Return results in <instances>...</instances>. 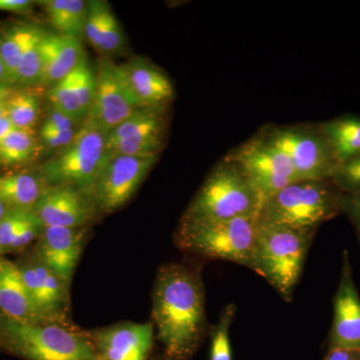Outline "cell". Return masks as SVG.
<instances>
[{
  "instance_id": "cell-29",
  "label": "cell",
  "mask_w": 360,
  "mask_h": 360,
  "mask_svg": "<svg viewBox=\"0 0 360 360\" xmlns=\"http://www.w3.org/2000/svg\"><path fill=\"white\" fill-rule=\"evenodd\" d=\"M45 33L44 30L39 28L25 49L16 73V84H41V40Z\"/></svg>"
},
{
  "instance_id": "cell-24",
  "label": "cell",
  "mask_w": 360,
  "mask_h": 360,
  "mask_svg": "<svg viewBox=\"0 0 360 360\" xmlns=\"http://www.w3.org/2000/svg\"><path fill=\"white\" fill-rule=\"evenodd\" d=\"M41 4L58 34L77 39L84 37L89 2L84 0H45Z\"/></svg>"
},
{
  "instance_id": "cell-4",
  "label": "cell",
  "mask_w": 360,
  "mask_h": 360,
  "mask_svg": "<svg viewBox=\"0 0 360 360\" xmlns=\"http://www.w3.org/2000/svg\"><path fill=\"white\" fill-rule=\"evenodd\" d=\"M0 350L23 360H98L89 333L53 322H25L0 314Z\"/></svg>"
},
{
  "instance_id": "cell-9",
  "label": "cell",
  "mask_w": 360,
  "mask_h": 360,
  "mask_svg": "<svg viewBox=\"0 0 360 360\" xmlns=\"http://www.w3.org/2000/svg\"><path fill=\"white\" fill-rule=\"evenodd\" d=\"M158 160V156L108 153L96 181L86 191L94 207L106 213L120 210L132 198Z\"/></svg>"
},
{
  "instance_id": "cell-1",
  "label": "cell",
  "mask_w": 360,
  "mask_h": 360,
  "mask_svg": "<svg viewBox=\"0 0 360 360\" xmlns=\"http://www.w3.org/2000/svg\"><path fill=\"white\" fill-rule=\"evenodd\" d=\"M153 316L167 360L191 359L207 329L200 271L180 264L161 266L153 286Z\"/></svg>"
},
{
  "instance_id": "cell-2",
  "label": "cell",
  "mask_w": 360,
  "mask_h": 360,
  "mask_svg": "<svg viewBox=\"0 0 360 360\" xmlns=\"http://www.w3.org/2000/svg\"><path fill=\"white\" fill-rule=\"evenodd\" d=\"M264 202L245 168L224 156L207 175L181 220L219 221L258 217Z\"/></svg>"
},
{
  "instance_id": "cell-11",
  "label": "cell",
  "mask_w": 360,
  "mask_h": 360,
  "mask_svg": "<svg viewBox=\"0 0 360 360\" xmlns=\"http://www.w3.org/2000/svg\"><path fill=\"white\" fill-rule=\"evenodd\" d=\"M141 108L130 89L122 65L101 63L96 73L94 103L86 120L106 134Z\"/></svg>"
},
{
  "instance_id": "cell-34",
  "label": "cell",
  "mask_w": 360,
  "mask_h": 360,
  "mask_svg": "<svg viewBox=\"0 0 360 360\" xmlns=\"http://www.w3.org/2000/svg\"><path fill=\"white\" fill-rule=\"evenodd\" d=\"M342 213L347 215L354 225L357 238L360 241V191L354 193H345Z\"/></svg>"
},
{
  "instance_id": "cell-42",
  "label": "cell",
  "mask_w": 360,
  "mask_h": 360,
  "mask_svg": "<svg viewBox=\"0 0 360 360\" xmlns=\"http://www.w3.org/2000/svg\"><path fill=\"white\" fill-rule=\"evenodd\" d=\"M8 208L6 207V205H4L2 201H0V221L4 219V215L6 214L7 212H8Z\"/></svg>"
},
{
  "instance_id": "cell-5",
  "label": "cell",
  "mask_w": 360,
  "mask_h": 360,
  "mask_svg": "<svg viewBox=\"0 0 360 360\" xmlns=\"http://www.w3.org/2000/svg\"><path fill=\"white\" fill-rule=\"evenodd\" d=\"M345 193L331 179L298 180L262 205L258 219L300 231H319L342 214Z\"/></svg>"
},
{
  "instance_id": "cell-26",
  "label": "cell",
  "mask_w": 360,
  "mask_h": 360,
  "mask_svg": "<svg viewBox=\"0 0 360 360\" xmlns=\"http://www.w3.org/2000/svg\"><path fill=\"white\" fill-rule=\"evenodd\" d=\"M37 149L32 130L14 129L0 142V162L6 165H20L30 160Z\"/></svg>"
},
{
  "instance_id": "cell-43",
  "label": "cell",
  "mask_w": 360,
  "mask_h": 360,
  "mask_svg": "<svg viewBox=\"0 0 360 360\" xmlns=\"http://www.w3.org/2000/svg\"><path fill=\"white\" fill-rule=\"evenodd\" d=\"M7 115V108L6 101L0 103V120Z\"/></svg>"
},
{
  "instance_id": "cell-31",
  "label": "cell",
  "mask_w": 360,
  "mask_h": 360,
  "mask_svg": "<svg viewBox=\"0 0 360 360\" xmlns=\"http://www.w3.org/2000/svg\"><path fill=\"white\" fill-rule=\"evenodd\" d=\"M70 77L82 112L87 117L96 96V75L89 68L86 59L77 70L70 73Z\"/></svg>"
},
{
  "instance_id": "cell-36",
  "label": "cell",
  "mask_w": 360,
  "mask_h": 360,
  "mask_svg": "<svg viewBox=\"0 0 360 360\" xmlns=\"http://www.w3.org/2000/svg\"><path fill=\"white\" fill-rule=\"evenodd\" d=\"M75 134H77L75 130L66 132L46 131V130L40 131L42 141L44 142L45 146L53 149L66 148L73 141Z\"/></svg>"
},
{
  "instance_id": "cell-20",
  "label": "cell",
  "mask_w": 360,
  "mask_h": 360,
  "mask_svg": "<svg viewBox=\"0 0 360 360\" xmlns=\"http://www.w3.org/2000/svg\"><path fill=\"white\" fill-rule=\"evenodd\" d=\"M0 314L20 321L47 322L35 309L18 264L4 257H0Z\"/></svg>"
},
{
  "instance_id": "cell-22",
  "label": "cell",
  "mask_w": 360,
  "mask_h": 360,
  "mask_svg": "<svg viewBox=\"0 0 360 360\" xmlns=\"http://www.w3.org/2000/svg\"><path fill=\"white\" fill-rule=\"evenodd\" d=\"M44 179L30 174L0 176V201L8 210H32L47 186Z\"/></svg>"
},
{
  "instance_id": "cell-17",
  "label": "cell",
  "mask_w": 360,
  "mask_h": 360,
  "mask_svg": "<svg viewBox=\"0 0 360 360\" xmlns=\"http://www.w3.org/2000/svg\"><path fill=\"white\" fill-rule=\"evenodd\" d=\"M89 227L45 226L34 253L68 286L89 236Z\"/></svg>"
},
{
  "instance_id": "cell-10",
  "label": "cell",
  "mask_w": 360,
  "mask_h": 360,
  "mask_svg": "<svg viewBox=\"0 0 360 360\" xmlns=\"http://www.w3.org/2000/svg\"><path fill=\"white\" fill-rule=\"evenodd\" d=\"M225 156L245 168L264 201L298 181L290 158L257 134Z\"/></svg>"
},
{
  "instance_id": "cell-38",
  "label": "cell",
  "mask_w": 360,
  "mask_h": 360,
  "mask_svg": "<svg viewBox=\"0 0 360 360\" xmlns=\"http://www.w3.org/2000/svg\"><path fill=\"white\" fill-rule=\"evenodd\" d=\"M32 6L30 0H0V11L25 13Z\"/></svg>"
},
{
  "instance_id": "cell-41",
  "label": "cell",
  "mask_w": 360,
  "mask_h": 360,
  "mask_svg": "<svg viewBox=\"0 0 360 360\" xmlns=\"http://www.w3.org/2000/svg\"><path fill=\"white\" fill-rule=\"evenodd\" d=\"M13 94V89L8 86H0V103L6 101L8 96Z\"/></svg>"
},
{
  "instance_id": "cell-21",
  "label": "cell",
  "mask_w": 360,
  "mask_h": 360,
  "mask_svg": "<svg viewBox=\"0 0 360 360\" xmlns=\"http://www.w3.org/2000/svg\"><path fill=\"white\" fill-rule=\"evenodd\" d=\"M84 37L101 53H112L122 46V30L108 2H89Z\"/></svg>"
},
{
  "instance_id": "cell-6",
  "label": "cell",
  "mask_w": 360,
  "mask_h": 360,
  "mask_svg": "<svg viewBox=\"0 0 360 360\" xmlns=\"http://www.w3.org/2000/svg\"><path fill=\"white\" fill-rule=\"evenodd\" d=\"M258 217L180 221L175 243L180 250L205 259L224 260L251 269Z\"/></svg>"
},
{
  "instance_id": "cell-39",
  "label": "cell",
  "mask_w": 360,
  "mask_h": 360,
  "mask_svg": "<svg viewBox=\"0 0 360 360\" xmlns=\"http://www.w3.org/2000/svg\"><path fill=\"white\" fill-rule=\"evenodd\" d=\"M14 129H16V127H14L13 123L11 122L7 115L4 118H1L0 120V142L4 141L7 135L13 131Z\"/></svg>"
},
{
  "instance_id": "cell-40",
  "label": "cell",
  "mask_w": 360,
  "mask_h": 360,
  "mask_svg": "<svg viewBox=\"0 0 360 360\" xmlns=\"http://www.w3.org/2000/svg\"><path fill=\"white\" fill-rule=\"evenodd\" d=\"M0 86L11 87L8 85V80H7L6 66H4L1 58H0Z\"/></svg>"
},
{
  "instance_id": "cell-32",
  "label": "cell",
  "mask_w": 360,
  "mask_h": 360,
  "mask_svg": "<svg viewBox=\"0 0 360 360\" xmlns=\"http://www.w3.org/2000/svg\"><path fill=\"white\" fill-rule=\"evenodd\" d=\"M32 210H9L0 221V257L13 252L14 241L32 217Z\"/></svg>"
},
{
  "instance_id": "cell-15",
  "label": "cell",
  "mask_w": 360,
  "mask_h": 360,
  "mask_svg": "<svg viewBox=\"0 0 360 360\" xmlns=\"http://www.w3.org/2000/svg\"><path fill=\"white\" fill-rule=\"evenodd\" d=\"M333 303V321L328 338V349H360V297L347 250L342 253L340 281Z\"/></svg>"
},
{
  "instance_id": "cell-13",
  "label": "cell",
  "mask_w": 360,
  "mask_h": 360,
  "mask_svg": "<svg viewBox=\"0 0 360 360\" xmlns=\"http://www.w3.org/2000/svg\"><path fill=\"white\" fill-rule=\"evenodd\" d=\"M35 309L47 322L70 326V288L37 257L16 262Z\"/></svg>"
},
{
  "instance_id": "cell-37",
  "label": "cell",
  "mask_w": 360,
  "mask_h": 360,
  "mask_svg": "<svg viewBox=\"0 0 360 360\" xmlns=\"http://www.w3.org/2000/svg\"><path fill=\"white\" fill-rule=\"evenodd\" d=\"M324 360H360V349L335 348L328 350Z\"/></svg>"
},
{
  "instance_id": "cell-27",
  "label": "cell",
  "mask_w": 360,
  "mask_h": 360,
  "mask_svg": "<svg viewBox=\"0 0 360 360\" xmlns=\"http://www.w3.org/2000/svg\"><path fill=\"white\" fill-rule=\"evenodd\" d=\"M7 116L18 129L32 130L40 113L39 98L26 91H13L6 101Z\"/></svg>"
},
{
  "instance_id": "cell-35",
  "label": "cell",
  "mask_w": 360,
  "mask_h": 360,
  "mask_svg": "<svg viewBox=\"0 0 360 360\" xmlns=\"http://www.w3.org/2000/svg\"><path fill=\"white\" fill-rule=\"evenodd\" d=\"M77 122H73L68 115H63L60 111L52 108V110L47 115L46 120L42 125L41 130L54 132H66L75 130Z\"/></svg>"
},
{
  "instance_id": "cell-30",
  "label": "cell",
  "mask_w": 360,
  "mask_h": 360,
  "mask_svg": "<svg viewBox=\"0 0 360 360\" xmlns=\"http://www.w3.org/2000/svg\"><path fill=\"white\" fill-rule=\"evenodd\" d=\"M49 101L52 108L68 115L73 122H78L85 118L77 94L73 89L70 75L52 84L49 90Z\"/></svg>"
},
{
  "instance_id": "cell-7",
  "label": "cell",
  "mask_w": 360,
  "mask_h": 360,
  "mask_svg": "<svg viewBox=\"0 0 360 360\" xmlns=\"http://www.w3.org/2000/svg\"><path fill=\"white\" fill-rule=\"evenodd\" d=\"M257 134L290 158L298 180L331 179L340 165L319 123L269 124Z\"/></svg>"
},
{
  "instance_id": "cell-19",
  "label": "cell",
  "mask_w": 360,
  "mask_h": 360,
  "mask_svg": "<svg viewBox=\"0 0 360 360\" xmlns=\"http://www.w3.org/2000/svg\"><path fill=\"white\" fill-rule=\"evenodd\" d=\"M41 84H54L86 60L80 39L45 33L41 40Z\"/></svg>"
},
{
  "instance_id": "cell-14",
  "label": "cell",
  "mask_w": 360,
  "mask_h": 360,
  "mask_svg": "<svg viewBox=\"0 0 360 360\" xmlns=\"http://www.w3.org/2000/svg\"><path fill=\"white\" fill-rule=\"evenodd\" d=\"M98 360H148L155 340L153 322H122L89 333Z\"/></svg>"
},
{
  "instance_id": "cell-8",
  "label": "cell",
  "mask_w": 360,
  "mask_h": 360,
  "mask_svg": "<svg viewBox=\"0 0 360 360\" xmlns=\"http://www.w3.org/2000/svg\"><path fill=\"white\" fill-rule=\"evenodd\" d=\"M106 134L89 120L66 148L40 168L47 186H72L86 193L96 181L106 158Z\"/></svg>"
},
{
  "instance_id": "cell-18",
  "label": "cell",
  "mask_w": 360,
  "mask_h": 360,
  "mask_svg": "<svg viewBox=\"0 0 360 360\" xmlns=\"http://www.w3.org/2000/svg\"><path fill=\"white\" fill-rule=\"evenodd\" d=\"M122 68L141 108H167L174 99V85L160 68L142 59H134Z\"/></svg>"
},
{
  "instance_id": "cell-25",
  "label": "cell",
  "mask_w": 360,
  "mask_h": 360,
  "mask_svg": "<svg viewBox=\"0 0 360 360\" xmlns=\"http://www.w3.org/2000/svg\"><path fill=\"white\" fill-rule=\"evenodd\" d=\"M39 28L30 25H16L0 37V58L6 66L9 86L16 84V73L21 58Z\"/></svg>"
},
{
  "instance_id": "cell-12",
  "label": "cell",
  "mask_w": 360,
  "mask_h": 360,
  "mask_svg": "<svg viewBox=\"0 0 360 360\" xmlns=\"http://www.w3.org/2000/svg\"><path fill=\"white\" fill-rule=\"evenodd\" d=\"M165 108H139L106 135L110 155L150 158L158 156L165 146Z\"/></svg>"
},
{
  "instance_id": "cell-33",
  "label": "cell",
  "mask_w": 360,
  "mask_h": 360,
  "mask_svg": "<svg viewBox=\"0 0 360 360\" xmlns=\"http://www.w3.org/2000/svg\"><path fill=\"white\" fill-rule=\"evenodd\" d=\"M343 193L360 191V155L340 163L331 177Z\"/></svg>"
},
{
  "instance_id": "cell-28",
  "label": "cell",
  "mask_w": 360,
  "mask_h": 360,
  "mask_svg": "<svg viewBox=\"0 0 360 360\" xmlns=\"http://www.w3.org/2000/svg\"><path fill=\"white\" fill-rule=\"evenodd\" d=\"M238 307L234 303L225 305L219 321L210 328V360H232L231 328Z\"/></svg>"
},
{
  "instance_id": "cell-3",
  "label": "cell",
  "mask_w": 360,
  "mask_h": 360,
  "mask_svg": "<svg viewBox=\"0 0 360 360\" xmlns=\"http://www.w3.org/2000/svg\"><path fill=\"white\" fill-rule=\"evenodd\" d=\"M316 231H300L258 219L251 270L264 277L286 302L302 278Z\"/></svg>"
},
{
  "instance_id": "cell-16",
  "label": "cell",
  "mask_w": 360,
  "mask_h": 360,
  "mask_svg": "<svg viewBox=\"0 0 360 360\" xmlns=\"http://www.w3.org/2000/svg\"><path fill=\"white\" fill-rule=\"evenodd\" d=\"M32 212L45 226L85 227L94 205L82 189L72 186H47Z\"/></svg>"
},
{
  "instance_id": "cell-23",
  "label": "cell",
  "mask_w": 360,
  "mask_h": 360,
  "mask_svg": "<svg viewBox=\"0 0 360 360\" xmlns=\"http://www.w3.org/2000/svg\"><path fill=\"white\" fill-rule=\"evenodd\" d=\"M319 125L340 163L360 155V116L341 115Z\"/></svg>"
}]
</instances>
